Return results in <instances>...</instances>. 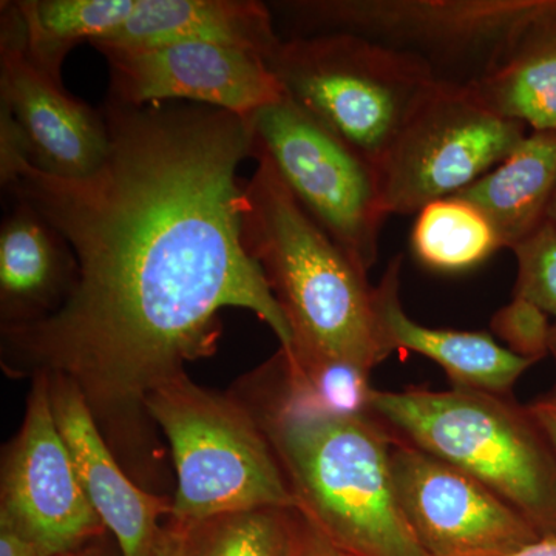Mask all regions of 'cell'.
Segmentation results:
<instances>
[{"mask_svg":"<svg viewBox=\"0 0 556 556\" xmlns=\"http://www.w3.org/2000/svg\"><path fill=\"white\" fill-rule=\"evenodd\" d=\"M110 150L83 178L22 161L3 190L67 241L76 278L50 316L2 327L3 365L61 376L80 391L113 450L144 448V402L185 365L217 350L219 311L248 309L280 350L287 317L241 243L251 118L207 105L108 98Z\"/></svg>","mask_w":556,"mask_h":556,"instance_id":"obj_1","label":"cell"},{"mask_svg":"<svg viewBox=\"0 0 556 556\" xmlns=\"http://www.w3.org/2000/svg\"><path fill=\"white\" fill-rule=\"evenodd\" d=\"M240 387L273 445L298 511L350 556H428L401 507L393 475V434L375 416L308 407L280 387Z\"/></svg>","mask_w":556,"mask_h":556,"instance_id":"obj_2","label":"cell"},{"mask_svg":"<svg viewBox=\"0 0 556 556\" xmlns=\"http://www.w3.org/2000/svg\"><path fill=\"white\" fill-rule=\"evenodd\" d=\"M243 185L241 243L257 262L291 328L281 351L291 364L338 361L378 367L380 339L368 273L340 248L289 192L270 161Z\"/></svg>","mask_w":556,"mask_h":556,"instance_id":"obj_3","label":"cell"},{"mask_svg":"<svg viewBox=\"0 0 556 556\" xmlns=\"http://www.w3.org/2000/svg\"><path fill=\"white\" fill-rule=\"evenodd\" d=\"M371 413L394 438L445 460L556 536V452L529 408L496 394L372 391Z\"/></svg>","mask_w":556,"mask_h":556,"instance_id":"obj_4","label":"cell"},{"mask_svg":"<svg viewBox=\"0 0 556 556\" xmlns=\"http://www.w3.org/2000/svg\"><path fill=\"white\" fill-rule=\"evenodd\" d=\"M144 407L169 441L174 521L190 526L236 511L298 508L265 431L236 394L197 386L182 372L150 391Z\"/></svg>","mask_w":556,"mask_h":556,"instance_id":"obj_5","label":"cell"},{"mask_svg":"<svg viewBox=\"0 0 556 556\" xmlns=\"http://www.w3.org/2000/svg\"><path fill=\"white\" fill-rule=\"evenodd\" d=\"M546 0H291L273 3L289 35L350 33L416 58L438 83L495 72Z\"/></svg>","mask_w":556,"mask_h":556,"instance_id":"obj_6","label":"cell"},{"mask_svg":"<svg viewBox=\"0 0 556 556\" xmlns=\"http://www.w3.org/2000/svg\"><path fill=\"white\" fill-rule=\"evenodd\" d=\"M265 60L283 93L376 172L416 102L437 83L416 58L350 33L280 38Z\"/></svg>","mask_w":556,"mask_h":556,"instance_id":"obj_7","label":"cell"},{"mask_svg":"<svg viewBox=\"0 0 556 556\" xmlns=\"http://www.w3.org/2000/svg\"><path fill=\"white\" fill-rule=\"evenodd\" d=\"M527 127L457 84L433 83L409 112L378 169L387 217L459 195L507 159Z\"/></svg>","mask_w":556,"mask_h":556,"instance_id":"obj_8","label":"cell"},{"mask_svg":"<svg viewBox=\"0 0 556 556\" xmlns=\"http://www.w3.org/2000/svg\"><path fill=\"white\" fill-rule=\"evenodd\" d=\"M251 126L252 159L266 156L303 211L368 273L387 218L375 167L288 94Z\"/></svg>","mask_w":556,"mask_h":556,"instance_id":"obj_9","label":"cell"},{"mask_svg":"<svg viewBox=\"0 0 556 556\" xmlns=\"http://www.w3.org/2000/svg\"><path fill=\"white\" fill-rule=\"evenodd\" d=\"M33 387L20 433L7 445L0 473V526L72 556L108 535L80 485L51 408L49 376Z\"/></svg>","mask_w":556,"mask_h":556,"instance_id":"obj_10","label":"cell"},{"mask_svg":"<svg viewBox=\"0 0 556 556\" xmlns=\"http://www.w3.org/2000/svg\"><path fill=\"white\" fill-rule=\"evenodd\" d=\"M390 457L399 507L428 556H506L543 538L503 497L445 460L397 438Z\"/></svg>","mask_w":556,"mask_h":556,"instance_id":"obj_11","label":"cell"},{"mask_svg":"<svg viewBox=\"0 0 556 556\" xmlns=\"http://www.w3.org/2000/svg\"><path fill=\"white\" fill-rule=\"evenodd\" d=\"M110 93L124 104L190 102L252 118L283 97L258 51L217 42H175L152 49L101 50Z\"/></svg>","mask_w":556,"mask_h":556,"instance_id":"obj_12","label":"cell"},{"mask_svg":"<svg viewBox=\"0 0 556 556\" xmlns=\"http://www.w3.org/2000/svg\"><path fill=\"white\" fill-rule=\"evenodd\" d=\"M0 112L13 121L30 166L60 178H83L108 159L110 137L101 110L70 97L25 53L16 3H2Z\"/></svg>","mask_w":556,"mask_h":556,"instance_id":"obj_13","label":"cell"},{"mask_svg":"<svg viewBox=\"0 0 556 556\" xmlns=\"http://www.w3.org/2000/svg\"><path fill=\"white\" fill-rule=\"evenodd\" d=\"M46 375V372H43ZM51 408L80 485L123 556H153L172 497L138 485L127 473L75 383L49 376Z\"/></svg>","mask_w":556,"mask_h":556,"instance_id":"obj_14","label":"cell"},{"mask_svg":"<svg viewBox=\"0 0 556 556\" xmlns=\"http://www.w3.org/2000/svg\"><path fill=\"white\" fill-rule=\"evenodd\" d=\"M402 255L391 260L375 288L380 339L388 353L407 350L437 362L455 388L503 396L536 364L501 346L486 332L456 331L417 324L399 298Z\"/></svg>","mask_w":556,"mask_h":556,"instance_id":"obj_15","label":"cell"},{"mask_svg":"<svg viewBox=\"0 0 556 556\" xmlns=\"http://www.w3.org/2000/svg\"><path fill=\"white\" fill-rule=\"evenodd\" d=\"M0 226V316L2 327L50 316L75 283L76 260L62 239L25 201Z\"/></svg>","mask_w":556,"mask_h":556,"instance_id":"obj_16","label":"cell"},{"mask_svg":"<svg viewBox=\"0 0 556 556\" xmlns=\"http://www.w3.org/2000/svg\"><path fill=\"white\" fill-rule=\"evenodd\" d=\"M269 5L255 0H138L115 35L93 43L101 50H137L175 42H217L258 51L280 40Z\"/></svg>","mask_w":556,"mask_h":556,"instance_id":"obj_17","label":"cell"},{"mask_svg":"<svg viewBox=\"0 0 556 556\" xmlns=\"http://www.w3.org/2000/svg\"><path fill=\"white\" fill-rule=\"evenodd\" d=\"M556 190V130L529 131L518 148L460 192L514 249L547 222Z\"/></svg>","mask_w":556,"mask_h":556,"instance_id":"obj_18","label":"cell"},{"mask_svg":"<svg viewBox=\"0 0 556 556\" xmlns=\"http://www.w3.org/2000/svg\"><path fill=\"white\" fill-rule=\"evenodd\" d=\"M486 108L530 131L556 130V0H546L495 72L471 86Z\"/></svg>","mask_w":556,"mask_h":556,"instance_id":"obj_19","label":"cell"},{"mask_svg":"<svg viewBox=\"0 0 556 556\" xmlns=\"http://www.w3.org/2000/svg\"><path fill=\"white\" fill-rule=\"evenodd\" d=\"M25 53L43 75L62 84L65 56L79 43L101 42L129 21L138 0H21Z\"/></svg>","mask_w":556,"mask_h":556,"instance_id":"obj_20","label":"cell"},{"mask_svg":"<svg viewBox=\"0 0 556 556\" xmlns=\"http://www.w3.org/2000/svg\"><path fill=\"white\" fill-rule=\"evenodd\" d=\"M416 215L412 248L427 268L441 273L477 268L503 248L489 218L460 197L433 201Z\"/></svg>","mask_w":556,"mask_h":556,"instance_id":"obj_21","label":"cell"},{"mask_svg":"<svg viewBox=\"0 0 556 556\" xmlns=\"http://www.w3.org/2000/svg\"><path fill=\"white\" fill-rule=\"evenodd\" d=\"M298 508H257L186 526L185 556H294Z\"/></svg>","mask_w":556,"mask_h":556,"instance_id":"obj_22","label":"cell"},{"mask_svg":"<svg viewBox=\"0 0 556 556\" xmlns=\"http://www.w3.org/2000/svg\"><path fill=\"white\" fill-rule=\"evenodd\" d=\"M511 251L518 263L514 295L529 300L556 318V228L544 223ZM556 331V321L554 324Z\"/></svg>","mask_w":556,"mask_h":556,"instance_id":"obj_23","label":"cell"},{"mask_svg":"<svg viewBox=\"0 0 556 556\" xmlns=\"http://www.w3.org/2000/svg\"><path fill=\"white\" fill-rule=\"evenodd\" d=\"M552 327L540 306L515 295L492 318L493 332L507 343V350L533 362L551 354Z\"/></svg>","mask_w":556,"mask_h":556,"instance_id":"obj_24","label":"cell"},{"mask_svg":"<svg viewBox=\"0 0 556 556\" xmlns=\"http://www.w3.org/2000/svg\"><path fill=\"white\" fill-rule=\"evenodd\" d=\"M298 514V543L294 556H350L329 543L328 538L316 526L311 525L300 511Z\"/></svg>","mask_w":556,"mask_h":556,"instance_id":"obj_25","label":"cell"},{"mask_svg":"<svg viewBox=\"0 0 556 556\" xmlns=\"http://www.w3.org/2000/svg\"><path fill=\"white\" fill-rule=\"evenodd\" d=\"M75 555V554H73ZM0 556H60L38 541L21 535L10 527L0 526Z\"/></svg>","mask_w":556,"mask_h":556,"instance_id":"obj_26","label":"cell"},{"mask_svg":"<svg viewBox=\"0 0 556 556\" xmlns=\"http://www.w3.org/2000/svg\"><path fill=\"white\" fill-rule=\"evenodd\" d=\"M186 526L167 518L161 527L153 556H185Z\"/></svg>","mask_w":556,"mask_h":556,"instance_id":"obj_27","label":"cell"},{"mask_svg":"<svg viewBox=\"0 0 556 556\" xmlns=\"http://www.w3.org/2000/svg\"><path fill=\"white\" fill-rule=\"evenodd\" d=\"M527 408H529L530 415L536 420L541 430L546 433L552 447L556 452V405L546 401V399H540V401L527 405Z\"/></svg>","mask_w":556,"mask_h":556,"instance_id":"obj_28","label":"cell"},{"mask_svg":"<svg viewBox=\"0 0 556 556\" xmlns=\"http://www.w3.org/2000/svg\"><path fill=\"white\" fill-rule=\"evenodd\" d=\"M506 556H556V536H544Z\"/></svg>","mask_w":556,"mask_h":556,"instance_id":"obj_29","label":"cell"},{"mask_svg":"<svg viewBox=\"0 0 556 556\" xmlns=\"http://www.w3.org/2000/svg\"><path fill=\"white\" fill-rule=\"evenodd\" d=\"M108 536H110V533L100 538V540L93 541L89 546L80 548L72 556H123L116 541L115 544H110Z\"/></svg>","mask_w":556,"mask_h":556,"instance_id":"obj_30","label":"cell"},{"mask_svg":"<svg viewBox=\"0 0 556 556\" xmlns=\"http://www.w3.org/2000/svg\"><path fill=\"white\" fill-rule=\"evenodd\" d=\"M551 354H552V356H554L555 362H556V331H554V327H552ZM543 399H546V401L552 402V404L556 405V380H555V386H554V388H552L551 393H548L547 396L543 397Z\"/></svg>","mask_w":556,"mask_h":556,"instance_id":"obj_31","label":"cell"},{"mask_svg":"<svg viewBox=\"0 0 556 556\" xmlns=\"http://www.w3.org/2000/svg\"><path fill=\"white\" fill-rule=\"evenodd\" d=\"M547 222L552 223V225H554L556 228V190L554 193V199H552L551 206H548Z\"/></svg>","mask_w":556,"mask_h":556,"instance_id":"obj_32","label":"cell"}]
</instances>
